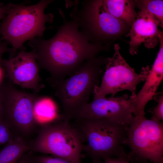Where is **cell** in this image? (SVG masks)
<instances>
[{
  "label": "cell",
  "mask_w": 163,
  "mask_h": 163,
  "mask_svg": "<svg viewBox=\"0 0 163 163\" xmlns=\"http://www.w3.org/2000/svg\"><path fill=\"white\" fill-rule=\"evenodd\" d=\"M59 12L63 22L57 27L55 35L48 40L34 38L28 43L36 52L39 69L47 71L50 75L48 79L52 80L69 76L86 61L109 50L108 45L90 42L75 21L67 20L62 10Z\"/></svg>",
  "instance_id": "1"
},
{
  "label": "cell",
  "mask_w": 163,
  "mask_h": 163,
  "mask_svg": "<svg viewBox=\"0 0 163 163\" xmlns=\"http://www.w3.org/2000/svg\"><path fill=\"white\" fill-rule=\"evenodd\" d=\"M53 0H42L34 5L10 3L7 5L6 16L0 25L2 39L11 44L9 58L24 50V43L36 38L42 37L49 27L47 23L53 22L54 15L45 14V9Z\"/></svg>",
  "instance_id": "2"
},
{
  "label": "cell",
  "mask_w": 163,
  "mask_h": 163,
  "mask_svg": "<svg viewBox=\"0 0 163 163\" xmlns=\"http://www.w3.org/2000/svg\"><path fill=\"white\" fill-rule=\"evenodd\" d=\"M108 58L95 56L85 62L67 78L47 79L61 103L64 120L73 119L81 109L88 103L95 88L99 86L103 67L107 62Z\"/></svg>",
  "instance_id": "3"
},
{
  "label": "cell",
  "mask_w": 163,
  "mask_h": 163,
  "mask_svg": "<svg viewBox=\"0 0 163 163\" xmlns=\"http://www.w3.org/2000/svg\"><path fill=\"white\" fill-rule=\"evenodd\" d=\"M74 125L80 134L83 151L93 163H103L125 151L123 146L128 125L104 119H78Z\"/></svg>",
  "instance_id": "4"
},
{
  "label": "cell",
  "mask_w": 163,
  "mask_h": 163,
  "mask_svg": "<svg viewBox=\"0 0 163 163\" xmlns=\"http://www.w3.org/2000/svg\"><path fill=\"white\" fill-rule=\"evenodd\" d=\"M77 2L70 13L71 19L91 43L108 45L116 37L125 33L129 27L105 9L102 0H85L78 8Z\"/></svg>",
  "instance_id": "5"
},
{
  "label": "cell",
  "mask_w": 163,
  "mask_h": 163,
  "mask_svg": "<svg viewBox=\"0 0 163 163\" xmlns=\"http://www.w3.org/2000/svg\"><path fill=\"white\" fill-rule=\"evenodd\" d=\"M31 150L67 160L73 163H82L83 145L77 129L62 119L42 125L34 140Z\"/></svg>",
  "instance_id": "6"
},
{
  "label": "cell",
  "mask_w": 163,
  "mask_h": 163,
  "mask_svg": "<svg viewBox=\"0 0 163 163\" xmlns=\"http://www.w3.org/2000/svg\"><path fill=\"white\" fill-rule=\"evenodd\" d=\"M130 151L132 160L163 163V123L147 119L145 115L133 116L128 125L123 142Z\"/></svg>",
  "instance_id": "7"
},
{
  "label": "cell",
  "mask_w": 163,
  "mask_h": 163,
  "mask_svg": "<svg viewBox=\"0 0 163 163\" xmlns=\"http://www.w3.org/2000/svg\"><path fill=\"white\" fill-rule=\"evenodd\" d=\"M114 49L113 56L109 58L106 64L101 84L94 89V97H106L109 94L113 97L118 92L124 90L130 91L131 97H134L137 85L146 78L149 66L142 68L140 73L137 74L122 56L118 44L114 45Z\"/></svg>",
  "instance_id": "8"
},
{
  "label": "cell",
  "mask_w": 163,
  "mask_h": 163,
  "mask_svg": "<svg viewBox=\"0 0 163 163\" xmlns=\"http://www.w3.org/2000/svg\"><path fill=\"white\" fill-rule=\"evenodd\" d=\"M12 82L3 86V119L16 136L24 138L33 132L37 123L34 111L38 95L20 90Z\"/></svg>",
  "instance_id": "9"
},
{
  "label": "cell",
  "mask_w": 163,
  "mask_h": 163,
  "mask_svg": "<svg viewBox=\"0 0 163 163\" xmlns=\"http://www.w3.org/2000/svg\"><path fill=\"white\" fill-rule=\"evenodd\" d=\"M133 111L132 98L126 94L115 97H94L81 109L74 120L104 119L128 125Z\"/></svg>",
  "instance_id": "10"
},
{
  "label": "cell",
  "mask_w": 163,
  "mask_h": 163,
  "mask_svg": "<svg viewBox=\"0 0 163 163\" xmlns=\"http://www.w3.org/2000/svg\"><path fill=\"white\" fill-rule=\"evenodd\" d=\"M35 54L33 49L28 52L22 50L8 60L2 59V63L11 82L37 93L43 85Z\"/></svg>",
  "instance_id": "11"
},
{
  "label": "cell",
  "mask_w": 163,
  "mask_h": 163,
  "mask_svg": "<svg viewBox=\"0 0 163 163\" xmlns=\"http://www.w3.org/2000/svg\"><path fill=\"white\" fill-rule=\"evenodd\" d=\"M158 20L146 11L141 9L127 34L129 37V51L136 54L139 46L143 43L147 48H154L159 42L163 32L158 29Z\"/></svg>",
  "instance_id": "12"
},
{
  "label": "cell",
  "mask_w": 163,
  "mask_h": 163,
  "mask_svg": "<svg viewBox=\"0 0 163 163\" xmlns=\"http://www.w3.org/2000/svg\"><path fill=\"white\" fill-rule=\"evenodd\" d=\"M159 42V51L154 63L149 69L142 88L133 99L135 116L145 115L144 110L146 104L154 97L163 79V36Z\"/></svg>",
  "instance_id": "13"
},
{
  "label": "cell",
  "mask_w": 163,
  "mask_h": 163,
  "mask_svg": "<svg viewBox=\"0 0 163 163\" xmlns=\"http://www.w3.org/2000/svg\"><path fill=\"white\" fill-rule=\"evenodd\" d=\"M103 4L106 10L115 18L131 27L137 16L135 2L130 0H104Z\"/></svg>",
  "instance_id": "14"
},
{
  "label": "cell",
  "mask_w": 163,
  "mask_h": 163,
  "mask_svg": "<svg viewBox=\"0 0 163 163\" xmlns=\"http://www.w3.org/2000/svg\"><path fill=\"white\" fill-rule=\"evenodd\" d=\"M34 115L38 123L46 124L62 119L55 102L47 96H38L34 104Z\"/></svg>",
  "instance_id": "15"
},
{
  "label": "cell",
  "mask_w": 163,
  "mask_h": 163,
  "mask_svg": "<svg viewBox=\"0 0 163 163\" xmlns=\"http://www.w3.org/2000/svg\"><path fill=\"white\" fill-rule=\"evenodd\" d=\"M30 150V144L24 138L15 136L0 150V163H18Z\"/></svg>",
  "instance_id": "16"
},
{
  "label": "cell",
  "mask_w": 163,
  "mask_h": 163,
  "mask_svg": "<svg viewBox=\"0 0 163 163\" xmlns=\"http://www.w3.org/2000/svg\"><path fill=\"white\" fill-rule=\"evenodd\" d=\"M135 5L140 9H144L155 17L159 21L161 27L163 26V1L141 0L134 1Z\"/></svg>",
  "instance_id": "17"
},
{
  "label": "cell",
  "mask_w": 163,
  "mask_h": 163,
  "mask_svg": "<svg viewBox=\"0 0 163 163\" xmlns=\"http://www.w3.org/2000/svg\"><path fill=\"white\" fill-rule=\"evenodd\" d=\"M30 163H73L66 159L53 156L33 155L32 154Z\"/></svg>",
  "instance_id": "18"
},
{
  "label": "cell",
  "mask_w": 163,
  "mask_h": 163,
  "mask_svg": "<svg viewBox=\"0 0 163 163\" xmlns=\"http://www.w3.org/2000/svg\"><path fill=\"white\" fill-rule=\"evenodd\" d=\"M155 97L158 102L157 106L150 112L152 114L151 119L157 121H161L163 120V95L162 92L155 94L154 97Z\"/></svg>",
  "instance_id": "19"
},
{
  "label": "cell",
  "mask_w": 163,
  "mask_h": 163,
  "mask_svg": "<svg viewBox=\"0 0 163 163\" xmlns=\"http://www.w3.org/2000/svg\"><path fill=\"white\" fill-rule=\"evenodd\" d=\"M13 133L3 120L0 121V146L5 144L13 138Z\"/></svg>",
  "instance_id": "20"
},
{
  "label": "cell",
  "mask_w": 163,
  "mask_h": 163,
  "mask_svg": "<svg viewBox=\"0 0 163 163\" xmlns=\"http://www.w3.org/2000/svg\"><path fill=\"white\" fill-rule=\"evenodd\" d=\"M104 161V163H149L131 160L125 152L118 157L108 158Z\"/></svg>",
  "instance_id": "21"
},
{
  "label": "cell",
  "mask_w": 163,
  "mask_h": 163,
  "mask_svg": "<svg viewBox=\"0 0 163 163\" xmlns=\"http://www.w3.org/2000/svg\"><path fill=\"white\" fill-rule=\"evenodd\" d=\"M7 51V49L5 46L2 45H0V86H1L4 75V70L2 66L3 64L2 57L3 54Z\"/></svg>",
  "instance_id": "22"
},
{
  "label": "cell",
  "mask_w": 163,
  "mask_h": 163,
  "mask_svg": "<svg viewBox=\"0 0 163 163\" xmlns=\"http://www.w3.org/2000/svg\"><path fill=\"white\" fill-rule=\"evenodd\" d=\"M1 86H0V121L3 119L4 113L3 88Z\"/></svg>",
  "instance_id": "23"
},
{
  "label": "cell",
  "mask_w": 163,
  "mask_h": 163,
  "mask_svg": "<svg viewBox=\"0 0 163 163\" xmlns=\"http://www.w3.org/2000/svg\"><path fill=\"white\" fill-rule=\"evenodd\" d=\"M31 152H27L21 158L18 163H30V158Z\"/></svg>",
  "instance_id": "24"
},
{
  "label": "cell",
  "mask_w": 163,
  "mask_h": 163,
  "mask_svg": "<svg viewBox=\"0 0 163 163\" xmlns=\"http://www.w3.org/2000/svg\"><path fill=\"white\" fill-rule=\"evenodd\" d=\"M7 10V6L0 5V20L5 17Z\"/></svg>",
  "instance_id": "25"
}]
</instances>
